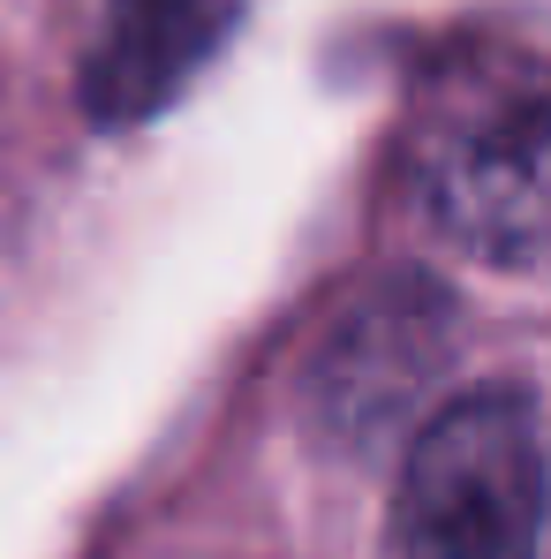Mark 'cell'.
Wrapping results in <instances>:
<instances>
[{
	"instance_id": "277c9868",
	"label": "cell",
	"mask_w": 551,
	"mask_h": 559,
	"mask_svg": "<svg viewBox=\"0 0 551 559\" xmlns=\"http://www.w3.org/2000/svg\"><path fill=\"white\" fill-rule=\"evenodd\" d=\"M235 15H242V0H106V31H98L92 76H84L92 114L129 121V114L167 106L219 53Z\"/></svg>"
},
{
	"instance_id": "6da1fadb",
	"label": "cell",
	"mask_w": 551,
	"mask_h": 559,
	"mask_svg": "<svg viewBox=\"0 0 551 559\" xmlns=\"http://www.w3.org/2000/svg\"><path fill=\"white\" fill-rule=\"evenodd\" d=\"M408 189L431 235L483 265H551V61L446 69L408 129Z\"/></svg>"
},
{
	"instance_id": "3957f363",
	"label": "cell",
	"mask_w": 551,
	"mask_h": 559,
	"mask_svg": "<svg viewBox=\"0 0 551 559\" xmlns=\"http://www.w3.org/2000/svg\"><path fill=\"white\" fill-rule=\"evenodd\" d=\"M446 341H454L446 295L423 287V280H385L370 302H356L333 325V341L310 364V408H318V424L333 439H348V447L393 431L423 401V385L439 378Z\"/></svg>"
},
{
	"instance_id": "7a4b0ae2",
	"label": "cell",
	"mask_w": 551,
	"mask_h": 559,
	"mask_svg": "<svg viewBox=\"0 0 551 559\" xmlns=\"http://www.w3.org/2000/svg\"><path fill=\"white\" fill-rule=\"evenodd\" d=\"M544 447L522 393H468L439 408L408 454L393 537L400 559H537Z\"/></svg>"
}]
</instances>
